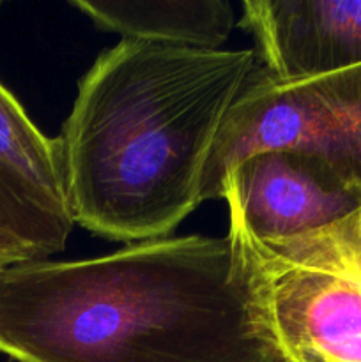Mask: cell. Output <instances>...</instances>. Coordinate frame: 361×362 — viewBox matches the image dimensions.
Instances as JSON below:
<instances>
[{"label": "cell", "mask_w": 361, "mask_h": 362, "mask_svg": "<svg viewBox=\"0 0 361 362\" xmlns=\"http://www.w3.org/2000/svg\"><path fill=\"white\" fill-rule=\"evenodd\" d=\"M0 354L16 362H278L230 233L6 269Z\"/></svg>", "instance_id": "1"}, {"label": "cell", "mask_w": 361, "mask_h": 362, "mask_svg": "<svg viewBox=\"0 0 361 362\" xmlns=\"http://www.w3.org/2000/svg\"><path fill=\"white\" fill-rule=\"evenodd\" d=\"M257 59L133 39L105 49L59 136L74 225L113 243L168 237L202 204L207 156Z\"/></svg>", "instance_id": "2"}, {"label": "cell", "mask_w": 361, "mask_h": 362, "mask_svg": "<svg viewBox=\"0 0 361 362\" xmlns=\"http://www.w3.org/2000/svg\"><path fill=\"white\" fill-rule=\"evenodd\" d=\"M275 148L311 152L361 191V64L299 80H280L257 66L216 134L202 202L222 198L237 163Z\"/></svg>", "instance_id": "3"}, {"label": "cell", "mask_w": 361, "mask_h": 362, "mask_svg": "<svg viewBox=\"0 0 361 362\" xmlns=\"http://www.w3.org/2000/svg\"><path fill=\"white\" fill-rule=\"evenodd\" d=\"M278 362H361V281L275 253L229 214Z\"/></svg>", "instance_id": "4"}, {"label": "cell", "mask_w": 361, "mask_h": 362, "mask_svg": "<svg viewBox=\"0 0 361 362\" xmlns=\"http://www.w3.org/2000/svg\"><path fill=\"white\" fill-rule=\"evenodd\" d=\"M222 198L253 239L280 247L349 216L360 207L361 191L311 152L275 148L237 163L227 175Z\"/></svg>", "instance_id": "5"}, {"label": "cell", "mask_w": 361, "mask_h": 362, "mask_svg": "<svg viewBox=\"0 0 361 362\" xmlns=\"http://www.w3.org/2000/svg\"><path fill=\"white\" fill-rule=\"evenodd\" d=\"M241 27L280 80L335 73L361 64V0H246Z\"/></svg>", "instance_id": "6"}, {"label": "cell", "mask_w": 361, "mask_h": 362, "mask_svg": "<svg viewBox=\"0 0 361 362\" xmlns=\"http://www.w3.org/2000/svg\"><path fill=\"white\" fill-rule=\"evenodd\" d=\"M98 28L122 39L179 46L191 49H223L236 27L229 0H71Z\"/></svg>", "instance_id": "7"}, {"label": "cell", "mask_w": 361, "mask_h": 362, "mask_svg": "<svg viewBox=\"0 0 361 362\" xmlns=\"http://www.w3.org/2000/svg\"><path fill=\"white\" fill-rule=\"evenodd\" d=\"M74 226L67 205L50 200L0 161V235L45 260L66 247Z\"/></svg>", "instance_id": "8"}, {"label": "cell", "mask_w": 361, "mask_h": 362, "mask_svg": "<svg viewBox=\"0 0 361 362\" xmlns=\"http://www.w3.org/2000/svg\"><path fill=\"white\" fill-rule=\"evenodd\" d=\"M269 250L289 260L335 269L361 281V204L329 228Z\"/></svg>", "instance_id": "9"}, {"label": "cell", "mask_w": 361, "mask_h": 362, "mask_svg": "<svg viewBox=\"0 0 361 362\" xmlns=\"http://www.w3.org/2000/svg\"><path fill=\"white\" fill-rule=\"evenodd\" d=\"M30 260L32 257L23 250V247H20L16 243L7 239V237L0 235V272L13 267V265L23 264V262Z\"/></svg>", "instance_id": "10"}]
</instances>
